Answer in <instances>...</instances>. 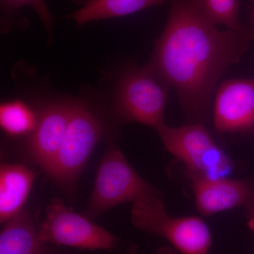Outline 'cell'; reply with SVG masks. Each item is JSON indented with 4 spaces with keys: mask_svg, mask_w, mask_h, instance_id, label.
<instances>
[{
    "mask_svg": "<svg viewBox=\"0 0 254 254\" xmlns=\"http://www.w3.org/2000/svg\"><path fill=\"white\" fill-rule=\"evenodd\" d=\"M252 24L251 25V27H252V33H253V37H254V9L253 12H252Z\"/></svg>",
    "mask_w": 254,
    "mask_h": 254,
    "instance_id": "obj_20",
    "label": "cell"
},
{
    "mask_svg": "<svg viewBox=\"0 0 254 254\" xmlns=\"http://www.w3.org/2000/svg\"><path fill=\"white\" fill-rule=\"evenodd\" d=\"M41 238L57 247L90 251L133 253L134 247L96 225L87 216L73 212L63 200L53 198L40 227Z\"/></svg>",
    "mask_w": 254,
    "mask_h": 254,
    "instance_id": "obj_5",
    "label": "cell"
},
{
    "mask_svg": "<svg viewBox=\"0 0 254 254\" xmlns=\"http://www.w3.org/2000/svg\"><path fill=\"white\" fill-rule=\"evenodd\" d=\"M35 175L21 164H4L0 168V222L5 223L23 210Z\"/></svg>",
    "mask_w": 254,
    "mask_h": 254,
    "instance_id": "obj_12",
    "label": "cell"
},
{
    "mask_svg": "<svg viewBox=\"0 0 254 254\" xmlns=\"http://www.w3.org/2000/svg\"><path fill=\"white\" fill-rule=\"evenodd\" d=\"M159 194H148L133 202L131 217L135 227L168 241L181 254H209L211 232L198 216L173 217L165 210Z\"/></svg>",
    "mask_w": 254,
    "mask_h": 254,
    "instance_id": "obj_3",
    "label": "cell"
},
{
    "mask_svg": "<svg viewBox=\"0 0 254 254\" xmlns=\"http://www.w3.org/2000/svg\"><path fill=\"white\" fill-rule=\"evenodd\" d=\"M173 0H91L68 15L78 25L107 18L123 17Z\"/></svg>",
    "mask_w": 254,
    "mask_h": 254,
    "instance_id": "obj_13",
    "label": "cell"
},
{
    "mask_svg": "<svg viewBox=\"0 0 254 254\" xmlns=\"http://www.w3.org/2000/svg\"><path fill=\"white\" fill-rule=\"evenodd\" d=\"M72 110V102H54L43 107L28 141L30 156L49 172L63 143Z\"/></svg>",
    "mask_w": 254,
    "mask_h": 254,
    "instance_id": "obj_10",
    "label": "cell"
},
{
    "mask_svg": "<svg viewBox=\"0 0 254 254\" xmlns=\"http://www.w3.org/2000/svg\"><path fill=\"white\" fill-rule=\"evenodd\" d=\"M4 224L0 234V254H68L43 241L26 210Z\"/></svg>",
    "mask_w": 254,
    "mask_h": 254,
    "instance_id": "obj_11",
    "label": "cell"
},
{
    "mask_svg": "<svg viewBox=\"0 0 254 254\" xmlns=\"http://www.w3.org/2000/svg\"><path fill=\"white\" fill-rule=\"evenodd\" d=\"M170 86L150 64L127 68L119 78L115 108L127 121L156 130L165 124V110Z\"/></svg>",
    "mask_w": 254,
    "mask_h": 254,
    "instance_id": "obj_4",
    "label": "cell"
},
{
    "mask_svg": "<svg viewBox=\"0 0 254 254\" xmlns=\"http://www.w3.org/2000/svg\"><path fill=\"white\" fill-rule=\"evenodd\" d=\"M214 128L221 133H244L254 127V78L222 82L212 103Z\"/></svg>",
    "mask_w": 254,
    "mask_h": 254,
    "instance_id": "obj_8",
    "label": "cell"
},
{
    "mask_svg": "<svg viewBox=\"0 0 254 254\" xmlns=\"http://www.w3.org/2000/svg\"><path fill=\"white\" fill-rule=\"evenodd\" d=\"M38 117L26 103L20 100L6 102L0 106V125L11 136L32 133L36 128Z\"/></svg>",
    "mask_w": 254,
    "mask_h": 254,
    "instance_id": "obj_14",
    "label": "cell"
},
{
    "mask_svg": "<svg viewBox=\"0 0 254 254\" xmlns=\"http://www.w3.org/2000/svg\"><path fill=\"white\" fill-rule=\"evenodd\" d=\"M148 194L159 193L136 173L118 147L110 145L97 173L87 217L96 218L109 209Z\"/></svg>",
    "mask_w": 254,
    "mask_h": 254,
    "instance_id": "obj_6",
    "label": "cell"
},
{
    "mask_svg": "<svg viewBox=\"0 0 254 254\" xmlns=\"http://www.w3.org/2000/svg\"><path fill=\"white\" fill-rule=\"evenodd\" d=\"M247 224L254 236V205L247 210Z\"/></svg>",
    "mask_w": 254,
    "mask_h": 254,
    "instance_id": "obj_17",
    "label": "cell"
},
{
    "mask_svg": "<svg viewBox=\"0 0 254 254\" xmlns=\"http://www.w3.org/2000/svg\"><path fill=\"white\" fill-rule=\"evenodd\" d=\"M171 2L149 64L176 91L187 123L205 125L219 80L248 50L252 27L220 31L198 0Z\"/></svg>",
    "mask_w": 254,
    "mask_h": 254,
    "instance_id": "obj_1",
    "label": "cell"
},
{
    "mask_svg": "<svg viewBox=\"0 0 254 254\" xmlns=\"http://www.w3.org/2000/svg\"><path fill=\"white\" fill-rule=\"evenodd\" d=\"M162 143L187 169L190 177L216 180L230 177L235 163L201 123L182 127L164 124L156 129Z\"/></svg>",
    "mask_w": 254,
    "mask_h": 254,
    "instance_id": "obj_2",
    "label": "cell"
},
{
    "mask_svg": "<svg viewBox=\"0 0 254 254\" xmlns=\"http://www.w3.org/2000/svg\"><path fill=\"white\" fill-rule=\"evenodd\" d=\"M158 254H181L173 248H163L160 250Z\"/></svg>",
    "mask_w": 254,
    "mask_h": 254,
    "instance_id": "obj_18",
    "label": "cell"
},
{
    "mask_svg": "<svg viewBox=\"0 0 254 254\" xmlns=\"http://www.w3.org/2000/svg\"><path fill=\"white\" fill-rule=\"evenodd\" d=\"M190 179L195 207L202 215L210 216L241 207L248 210L254 205V178Z\"/></svg>",
    "mask_w": 254,
    "mask_h": 254,
    "instance_id": "obj_9",
    "label": "cell"
},
{
    "mask_svg": "<svg viewBox=\"0 0 254 254\" xmlns=\"http://www.w3.org/2000/svg\"><path fill=\"white\" fill-rule=\"evenodd\" d=\"M3 22L9 24L16 20H21V10L28 6L36 11L48 34L51 35L53 18L45 0H0Z\"/></svg>",
    "mask_w": 254,
    "mask_h": 254,
    "instance_id": "obj_16",
    "label": "cell"
},
{
    "mask_svg": "<svg viewBox=\"0 0 254 254\" xmlns=\"http://www.w3.org/2000/svg\"><path fill=\"white\" fill-rule=\"evenodd\" d=\"M75 2L78 3V4H86L87 3L89 2L91 0H72Z\"/></svg>",
    "mask_w": 254,
    "mask_h": 254,
    "instance_id": "obj_19",
    "label": "cell"
},
{
    "mask_svg": "<svg viewBox=\"0 0 254 254\" xmlns=\"http://www.w3.org/2000/svg\"><path fill=\"white\" fill-rule=\"evenodd\" d=\"M250 1H251V2L254 3V0H250Z\"/></svg>",
    "mask_w": 254,
    "mask_h": 254,
    "instance_id": "obj_21",
    "label": "cell"
},
{
    "mask_svg": "<svg viewBox=\"0 0 254 254\" xmlns=\"http://www.w3.org/2000/svg\"><path fill=\"white\" fill-rule=\"evenodd\" d=\"M103 124L86 103L72 102L66 134L48 174L60 187L70 190L103 133Z\"/></svg>",
    "mask_w": 254,
    "mask_h": 254,
    "instance_id": "obj_7",
    "label": "cell"
},
{
    "mask_svg": "<svg viewBox=\"0 0 254 254\" xmlns=\"http://www.w3.org/2000/svg\"><path fill=\"white\" fill-rule=\"evenodd\" d=\"M205 15L215 24L223 25L229 30L241 27L240 0H198Z\"/></svg>",
    "mask_w": 254,
    "mask_h": 254,
    "instance_id": "obj_15",
    "label": "cell"
}]
</instances>
